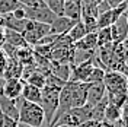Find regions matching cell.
<instances>
[{
  "label": "cell",
  "mask_w": 128,
  "mask_h": 127,
  "mask_svg": "<svg viewBox=\"0 0 128 127\" xmlns=\"http://www.w3.org/2000/svg\"><path fill=\"white\" fill-rule=\"evenodd\" d=\"M74 24H76L74 21L66 18V16H57L56 19L52 21V24L50 25V34L57 35V37L66 35L67 32L70 31V28H72Z\"/></svg>",
  "instance_id": "8fae6325"
},
{
  "label": "cell",
  "mask_w": 128,
  "mask_h": 127,
  "mask_svg": "<svg viewBox=\"0 0 128 127\" xmlns=\"http://www.w3.org/2000/svg\"><path fill=\"white\" fill-rule=\"evenodd\" d=\"M50 34V25L40 24V22H32L28 21V25L24 31V40L28 45H36L38 41L42 40Z\"/></svg>",
  "instance_id": "277c9868"
},
{
  "label": "cell",
  "mask_w": 128,
  "mask_h": 127,
  "mask_svg": "<svg viewBox=\"0 0 128 127\" xmlns=\"http://www.w3.org/2000/svg\"><path fill=\"white\" fill-rule=\"evenodd\" d=\"M26 25H28V19H15L10 15L3 16V28H6V29L24 34Z\"/></svg>",
  "instance_id": "2e32d148"
},
{
  "label": "cell",
  "mask_w": 128,
  "mask_h": 127,
  "mask_svg": "<svg viewBox=\"0 0 128 127\" xmlns=\"http://www.w3.org/2000/svg\"><path fill=\"white\" fill-rule=\"evenodd\" d=\"M60 91L61 89H58V88H50V86H45L41 89L40 107L42 108L44 115H45V126L51 124V120H52V117L57 111Z\"/></svg>",
  "instance_id": "3957f363"
},
{
  "label": "cell",
  "mask_w": 128,
  "mask_h": 127,
  "mask_svg": "<svg viewBox=\"0 0 128 127\" xmlns=\"http://www.w3.org/2000/svg\"><path fill=\"white\" fill-rule=\"evenodd\" d=\"M112 35V44H120L127 40V29H128V22H127V12L122 15L109 26Z\"/></svg>",
  "instance_id": "30bf717a"
},
{
  "label": "cell",
  "mask_w": 128,
  "mask_h": 127,
  "mask_svg": "<svg viewBox=\"0 0 128 127\" xmlns=\"http://www.w3.org/2000/svg\"><path fill=\"white\" fill-rule=\"evenodd\" d=\"M0 85H2V79H0Z\"/></svg>",
  "instance_id": "e575fe53"
},
{
  "label": "cell",
  "mask_w": 128,
  "mask_h": 127,
  "mask_svg": "<svg viewBox=\"0 0 128 127\" xmlns=\"http://www.w3.org/2000/svg\"><path fill=\"white\" fill-rule=\"evenodd\" d=\"M70 72H72L70 64L57 63V61L50 60V73H51L52 76L58 78L60 80H63V82H68V80H70Z\"/></svg>",
  "instance_id": "9a60e30c"
},
{
  "label": "cell",
  "mask_w": 128,
  "mask_h": 127,
  "mask_svg": "<svg viewBox=\"0 0 128 127\" xmlns=\"http://www.w3.org/2000/svg\"><path fill=\"white\" fill-rule=\"evenodd\" d=\"M108 5H109V8H116V6H120V5H122V3H125L127 0H105Z\"/></svg>",
  "instance_id": "f1b7e54d"
},
{
  "label": "cell",
  "mask_w": 128,
  "mask_h": 127,
  "mask_svg": "<svg viewBox=\"0 0 128 127\" xmlns=\"http://www.w3.org/2000/svg\"><path fill=\"white\" fill-rule=\"evenodd\" d=\"M77 127H100V121H98V120H88V121L79 124Z\"/></svg>",
  "instance_id": "83f0119b"
},
{
  "label": "cell",
  "mask_w": 128,
  "mask_h": 127,
  "mask_svg": "<svg viewBox=\"0 0 128 127\" xmlns=\"http://www.w3.org/2000/svg\"><path fill=\"white\" fill-rule=\"evenodd\" d=\"M72 72H70V80L72 82H80V83H88L90 72L95 67L93 64V58H90L88 61H83L79 64H73L70 66Z\"/></svg>",
  "instance_id": "ba28073f"
},
{
  "label": "cell",
  "mask_w": 128,
  "mask_h": 127,
  "mask_svg": "<svg viewBox=\"0 0 128 127\" xmlns=\"http://www.w3.org/2000/svg\"><path fill=\"white\" fill-rule=\"evenodd\" d=\"M100 127H116L114 123H109V121H100Z\"/></svg>",
  "instance_id": "1f68e13d"
},
{
  "label": "cell",
  "mask_w": 128,
  "mask_h": 127,
  "mask_svg": "<svg viewBox=\"0 0 128 127\" xmlns=\"http://www.w3.org/2000/svg\"><path fill=\"white\" fill-rule=\"evenodd\" d=\"M25 82L22 79H6L2 82L0 85V92L2 95H4L9 99H19L22 95V89H24Z\"/></svg>",
  "instance_id": "9c48e42d"
},
{
  "label": "cell",
  "mask_w": 128,
  "mask_h": 127,
  "mask_svg": "<svg viewBox=\"0 0 128 127\" xmlns=\"http://www.w3.org/2000/svg\"><path fill=\"white\" fill-rule=\"evenodd\" d=\"M6 63H8V57H6V54H4V53L2 51V48H0V78H2V75H3V72H4Z\"/></svg>",
  "instance_id": "4316f807"
},
{
  "label": "cell",
  "mask_w": 128,
  "mask_h": 127,
  "mask_svg": "<svg viewBox=\"0 0 128 127\" xmlns=\"http://www.w3.org/2000/svg\"><path fill=\"white\" fill-rule=\"evenodd\" d=\"M74 47L79 50H84V51H96L98 44H96V32L92 34H86L79 42L74 44Z\"/></svg>",
  "instance_id": "ffe728a7"
},
{
  "label": "cell",
  "mask_w": 128,
  "mask_h": 127,
  "mask_svg": "<svg viewBox=\"0 0 128 127\" xmlns=\"http://www.w3.org/2000/svg\"><path fill=\"white\" fill-rule=\"evenodd\" d=\"M86 34H88V32L84 29V25L82 24V21H79V22H76V24L70 28V31L66 34V37L72 41L73 44H76V42H79Z\"/></svg>",
  "instance_id": "44dd1931"
},
{
  "label": "cell",
  "mask_w": 128,
  "mask_h": 127,
  "mask_svg": "<svg viewBox=\"0 0 128 127\" xmlns=\"http://www.w3.org/2000/svg\"><path fill=\"white\" fill-rule=\"evenodd\" d=\"M22 72H24V66L19 63L16 58H8V63L4 67V72L2 75V78L6 79H20L22 78Z\"/></svg>",
  "instance_id": "5bb4252c"
},
{
  "label": "cell",
  "mask_w": 128,
  "mask_h": 127,
  "mask_svg": "<svg viewBox=\"0 0 128 127\" xmlns=\"http://www.w3.org/2000/svg\"><path fill=\"white\" fill-rule=\"evenodd\" d=\"M18 3H20L25 8H35V6H41L45 5L44 0H18Z\"/></svg>",
  "instance_id": "d4e9b609"
},
{
  "label": "cell",
  "mask_w": 128,
  "mask_h": 127,
  "mask_svg": "<svg viewBox=\"0 0 128 127\" xmlns=\"http://www.w3.org/2000/svg\"><path fill=\"white\" fill-rule=\"evenodd\" d=\"M44 127H50V126H44Z\"/></svg>",
  "instance_id": "d590c367"
},
{
  "label": "cell",
  "mask_w": 128,
  "mask_h": 127,
  "mask_svg": "<svg viewBox=\"0 0 128 127\" xmlns=\"http://www.w3.org/2000/svg\"><path fill=\"white\" fill-rule=\"evenodd\" d=\"M54 127H72V126H67V124H57V126Z\"/></svg>",
  "instance_id": "d6a6232c"
},
{
  "label": "cell",
  "mask_w": 128,
  "mask_h": 127,
  "mask_svg": "<svg viewBox=\"0 0 128 127\" xmlns=\"http://www.w3.org/2000/svg\"><path fill=\"white\" fill-rule=\"evenodd\" d=\"M22 5L18 3V0H0V16L10 15L15 9L20 8Z\"/></svg>",
  "instance_id": "603a6c76"
},
{
  "label": "cell",
  "mask_w": 128,
  "mask_h": 127,
  "mask_svg": "<svg viewBox=\"0 0 128 127\" xmlns=\"http://www.w3.org/2000/svg\"><path fill=\"white\" fill-rule=\"evenodd\" d=\"M16 101H18V111H19L18 121L20 124H25V126L29 127L45 126V115H44V111L40 107V104L28 102L22 98H19Z\"/></svg>",
  "instance_id": "7a4b0ae2"
},
{
  "label": "cell",
  "mask_w": 128,
  "mask_h": 127,
  "mask_svg": "<svg viewBox=\"0 0 128 127\" xmlns=\"http://www.w3.org/2000/svg\"><path fill=\"white\" fill-rule=\"evenodd\" d=\"M80 15H82V0H64L63 16L74 22H79Z\"/></svg>",
  "instance_id": "4fadbf2b"
},
{
  "label": "cell",
  "mask_w": 128,
  "mask_h": 127,
  "mask_svg": "<svg viewBox=\"0 0 128 127\" xmlns=\"http://www.w3.org/2000/svg\"><path fill=\"white\" fill-rule=\"evenodd\" d=\"M96 44H98V48L112 44V35L109 28H100L96 31Z\"/></svg>",
  "instance_id": "7402d4cb"
},
{
  "label": "cell",
  "mask_w": 128,
  "mask_h": 127,
  "mask_svg": "<svg viewBox=\"0 0 128 127\" xmlns=\"http://www.w3.org/2000/svg\"><path fill=\"white\" fill-rule=\"evenodd\" d=\"M25 16H26L28 21L40 22V24H45V25H51L52 21L57 18V15H54L45 5L35 6V8H25Z\"/></svg>",
  "instance_id": "8992f818"
},
{
  "label": "cell",
  "mask_w": 128,
  "mask_h": 127,
  "mask_svg": "<svg viewBox=\"0 0 128 127\" xmlns=\"http://www.w3.org/2000/svg\"><path fill=\"white\" fill-rule=\"evenodd\" d=\"M102 83H104L106 92H127V78L124 73L115 70H106Z\"/></svg>",
  "instance_id": "5b68a950"
},
{
  "label": "cell",
  "mask_w": 128,
  "mask_h": 127,
  "mask_svg": "<svg viewBox=\"0 0 128 127\" xmlns=\"http://www.w3.org/2000/svg\"><path fill=\"white\" fill-rule=\"evenodd\" d=\"M3 44H4V28L0 26V48H2Z\"/></svg>",
  "instance_id": "4dcf8cb0"
},
{
  "label": "cell",
  "mask_w": 128,
  "mask_h": 127,
  "mask_svg": "<svg viewBox=\"0 0 128 127\" xmlns=\"http://www.w3.org/2000/svg\"><path fill=\"white\" fill-rule=\"evenodd\" d=\"M86 95H88V83H80V82H66L64 86L60 91L58 95V107L51 120V124L56 121L60 115L72 111L74 108L83 107L86 104ZM50 124V126H51Z\"/></svg>",
  "instance_id": "6da1fadb"
},
{
  "label": "cell",
  "mask_w": 128,
  "mask_h": 127,
  "mask_svg": "<svg viewBox=\"0 0 128 127\" xmlns=\"http://www.w3.org/2000/svg\"><path fill=\"white\" fill-rule=\"evenodd\" d=\"M105 69L104 67H99L95 66L92 72H90V76H89V82L88 83H99V82H104V76H105Z\"/></svg>",
  "instance_id": "cb8c5ba5"
},
{
  "label": "cell",
  "mask_w": 128,
  "mask_h": 127,
  "mask_svg": "<svg viewBox=\"0 0 128 127\" xmlns=\"http://www.w3.org/2000/svg\"><path fill=\"white\" fill-rule=\"evenodd\" d=\"M104 0H82L83 5H92V6H98L99 3H102Z\"/></svg>",
  "instance_id": "f546056e"
},
{
  "label": "cell",
  "mask_w": 128,
  "mask_h": 127,
  "mask_svg": "<svg viewBox=\"0 0 128 127\" xmlns=\"http://www.w3.org/2000/svg\"><path fill=\"white\" fill-rule=\"evenodd\" d=\"M22 99L28 101V102H34V104H40L41 101V89L36 86H32L29 83H25L24 89H22Z\"/></svg>",
  "instance_id": "e0dca14e"
},
{
  "label": "cell",
  "mask_w": 128,
  "mask_h": 127,
  "mask_svg": "<svg viewBox=\"0 0 128 127\" xmlns=\"http://www.w3.org/2000/svg\"><path fill=\"white\" fill-rule=\"evenodd\" d=\"M0 26H3V16H0Z\"/></svg>",
  "instance_id": "836d02e7"
},
{
  "label": "cell",
  "mask_w": 128,
  "mask_h": 127,
  "mask_svg": "<svg viewBox=\"0 0 128 127\" xmlns=\"http://www.w3.org/2000/svg\"><path fill=\"white\" fill-rule=\"evenodd\" d=\"M10 16H13L15 19H26V16H25V8L20 6V8L15 9V10L10 13Z\"/></svg>",
  "instance_id": "484cf974"
},
{
  "label": "cell",
  "mask_w": 128,
  "mask_h": 127,
  "mask_svg": "<svg viewBox=\"0 0 128 127\" xmlns=\"http://www.w3.org/2000/svg\"><path fill=\"white\" fill-rule=\"evenodd\" d=\"M106 95V89L104 83H88V95H86V104L96 105L99 104Z\"/></svg>",
  "instance_id": "7c38bea8"
},
{
  "label": "cell",
  "mask_w": 128,
  "mask_h": 127,
  "mask_svg": "<svg viewBox=\"0 0 128 127\" xmlns=\"http://www.w3.org/2000/svg\"><path fill=\"white\" fill-rule=\"evenodd\" d=\"M122 111L124 108H120L116 105H112V104H106L104 111V120L102 121H109V123H116L122 118Z\"/></svg>",
  "instance_id": "d6986e66"
},
{
  "label": "cell",
  "mask_w": 128,
  "mask_h": 127,
  "mask_svg": "<svg viewBox=\"0 0 128 127\" xmlns=\"http://www.w3.org/2000/svg\"><path fill=\"white\" fill-rule=\"evenodd\" d=\"M4 42L9 44V45H12V47H16V48L26 47V45H28V44L25 42L22 34L10 31V29H6V28H4Z\"/></svg>",
  "instance_id": "ac0fdd59"
},
{
  "label": "cell",
  "mask_w": 128,
  "mask_h": 127,
  "mask_svg": "<svg viewBox=\"0 0 128 127\" xmlns=\"http://www.w3.org/2000/svg\"><path fill=\"white\" fill-rule=\"evenodd\" d=\"M125 12H127V2L120 5V6H116V8H112L109 10H106L104 13H100V15H98V18H96V28L98 29H100V28H109Z\"/></svg>",
  "instance_id": "52a82bcc"
}]
</instances>
